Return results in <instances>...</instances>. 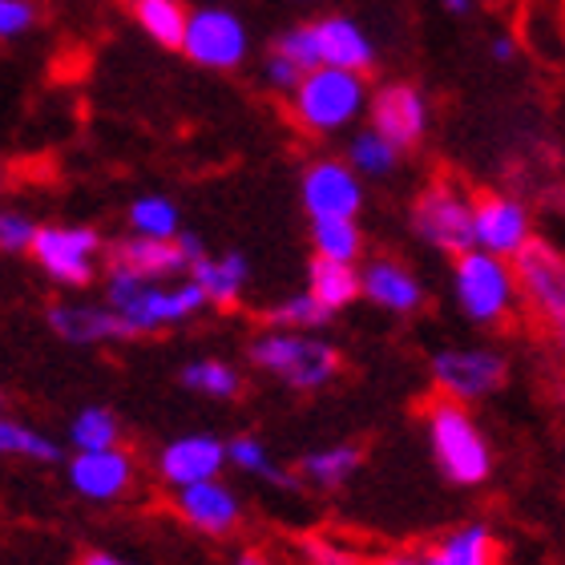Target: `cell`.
<instances>
[{
	"instance_id": "cell-1",
	"label": "cell",
	"mask_w": 565,
	"mask_h": 565,
	"mask_svg": "<svg viewBox=\"0 0 565 565\" xmlns=\"http://www.w3.org/2000/svg\"><path fill=\"white\" fill-rule=\"evenodd\" d=\"M424 433H428V448H433L436 465L452 484H484L493 472V452L489 440L469 416V408L457 401H433L424 408Z\"/></svg>"
},
{
	"instance_id": "cell-2",
	"label": "cell",
	"mask_w": 565,
	"mask_h": 565,
	"mask_svg": "<svg viewBox=\"0 0 565 565\" xmlns=\"http://www.w3.org/2000/svg\"><path fill=\"white\" fill-rule=\"evenodd\" d=\"M106 307L114 316L141 335V331H158V328H170V323H182V319L199 316L206 299L194 282H174V287H158V282H146V279H134L130 271H121V267H109V279H106Z\"/></svg>"
},
{
	"instance_id": "cell-3",
	"label": "cell",
	"mask_w": 565,
	"mask_h": 565,
	"mask_svg": "<svg viewBox=\"0 0 565 565\" xmlns=\"http://www.w3.org/2000/svg\"><path fill=\"white\" fill-rule=\"evenodd\" d=\"M250 364L279 376L295 392H316L335 380L340 372V352L328 340H316L307 331H263L250 343Z\"/></svg>"
},
{
	"instance_id": "cell-4",
	"label": "cell",
	"mask_w": 565,
	"mask_h": 565,
	"mask_svg": "<svg viewBox=\"0 0 565 565\" xmlns=\"http://www.w3.org/2000/svg\"><path fill=\"white\" fill-rule=\"evenodd\" d=\"M367 102V82L360 73L343 70H311L291 89V118L307 134H340L360 118Z\"/></svg>"
},
{
	"instance_id": "cell-5",
	"label": "cell",
	"mask_w": 565,
	"mask_h": 565,
	"mask_svg": "<svg viewBox=\"0 0 565 565\" xmlns=\"http://www.w3.org/2000/svg\"><path fill=\"white\" fill-rule=\"evenodd\" d=\"M452 295H457L460 316L472 319L477 328H501L518 307L509 259L469 247L465 255H457V267H452Z\"/></svg>"
},
{
	"instance_id": "cell-6",
	"label": "cell",
	"mask_w": 565,
	"mask_h": 565,
	"mask_svg": "<svg viewBox=\"0 0 565 565\" xmlns=\"http://www.w3.org/2000/svg\"><path fill=\"white\" fill-rule=\"evenodd\" d=\"M518 299H525L533 316L542 319L550 331H562L565 323V263L562 250L545 238H530L525 247L509 259Z\"/></svg>"
},
{
	"instance_id": "cell-7",
	"label": "cell",
	"mask_w": 565,
	"mask_h": 565,
	"mask_svg": "<svg viewBox=\"0 0 565 565\" xmlns=\"http://www.w3.org/2000/svg\"><path fill=\"white\" fill-rule=\"evenodd\" d=\"M182 53L202 70H235L250 53V33L243 17L231 9H194L186 12V29H182Z\"/></svg>"
},
{
	"instance_id": "cell-8",
	"label": "cell",
	"mask_w": 565,
	"mask_h": 565,
	"mask_svg": "<svg viewBox=\"0 0 565 565\" xmlns=\"http://www.w3.org/2000/svg\"><path fill=\"white\" fill-rule=\"evenodd\" d=\"M29 250L49 279L65 282V287H85L97 275L102 235L94 226H36Z\"/></svg>"
},
{
	"instance_id": "cell-9",
	"label": "cell",
	"mask_w": 565,
	"mask_h": 565,
	"mask_svg": "<svg viewBox=\"0 0 565 565\" xmlns=\"http://www.w3.org/2000/svg\"><path fill=\"white\" fill-rule=\"evenodd\" d=\"M413 226L436 250L465 255L472 247V199L457 182H436L416 199Z\"/></svg>"
},
{
	"instance_id": "cell-10",
	"label": "cell",
	"mask_w": 565,
	"mask_h": 565,
	"mask_svg": "<svg viewBox=\"0 0 565 565\" xmlns=\"http://www.w3.org/2000/svg\"><path fill=\"white\" fill-rule=\"evenodd\" d=\"M433 380L445 401H481L505 384V355L493 348H445L433 355Z\"/></svg>"
},
{
	"instance_id": "cell-11",
	"label": "cell",
	"mask_w": 565,
	"mask_h": 565,
	"mask_svg": "<svg viewBox=\"0 0 565 565\" xmlns=\"http://www.w3.org/2000/svg\"><path fill=\"white\" fill-rule=\"evenodd\" d=\"M533 238V223L525 202L509 194H481L472 202V247L497 259H513Z\"/></svg>"
},
{
	"instance_id": "cell-12",
	"label": "cell",
	"mask_w": 565,
	"mask_h": 565,
	"mask_svg": "<svg viewBox=\"0 0 565 565\" xmlns=\"http://www.w3.org/2000/svg\"><path fill=\"white\" fill-rule=\"evenodd\" d=\"M303 211L311 214V223L319 218H355L364 211V182L348 162H311L303 170Z\"/></svg>"
},
{
	"instance_id": "cell-13",
	"label": "cell",
	"mask_w": 565,
	"mask_h": 565,
	"mask_svg": "<svg viewBox=\"0 0 565 565\" xmlns=\"http://www.w3.org/2000/svg\"><path fill=\"white\" fill-rule=\"evenodd\" d=\"M226 469V440L211 433H186L170 440L158 452V477L170 489H186L199 481H218V472Z\"/></svg>"
},
{
	"instance_id": "cell-14",
	"label": "cell",
	"mask_w": 565,
	"mask_h": 565,
	"mask_svg": "<svg viewBox=\"0 0 565 565\" xmlns=\"http://www.w3.org/2000/svg\"><path fill=\"white\" fill-rule=\"evenodd\" d=\"M70 484L73 493L85 501H118L134 489V457L126 448H102V452H73L70 460Z\"/></svg>"
},
{
	"instance_id": "cell-15",
	"label": "cell",
	"mask_w": 565,
	"mask_h": 565,
	"mask_svg": "<svg viewBox=\"0 0 565 565\" xmlns=\"http://www.w3.org/2000/svg\"><path fill=\"white\" fill-rule=\"evenodd\" d=\"M174 509L190 530L211 533V537L235 533L238 521H243V501L223 481H199L186 484V489H174Z\"/></svg>"
},
{
	"instance_id": "cell-16",
	"label": "cell",
	"mask_w": 565,
	"mask_h": 565,
	"mask_svg": "<svg viewBox=\"0 0 565 565\" xmlns=\"http://www.w3.org/2000/svg\"><path fill=\"white\" fill-rule=\"evenodd\" d=\"M367 109H372V130L380 138H388L396 150L416 146L424 138V130H428V106H424V97L416 94L413 85L404 82L401 85L392 82L384 89H376Z\"/></svg>"
},
{
	"instance_id": "cell-17",
	"label": "cell",
	"mask_w": 565,
	"mask_h": 565,
	"mask_svg": "<svg viewBox=\"0 0 565 565\" xmlns=\"http://www.w3.org/2000/svg\"><path fill=\"white\" fill-rule=\"evenodd\" d=\"M311 36H316V53L323 70H343L364 77L376 61V49L352 17H323V21L311 24Z\"/></svg>"
},
{
	"instance_id": "cell-18",
	"label": "cell",
	"mask_w": 565,
	"mask_h": 565,
	"mask_svg": "<svg viewBox=\"0 0 565 565\" xmlns=\"http://www.w3.org/2000/svg\"><path fill=\"white\" fill-rule=\"evenodd\" d=\"M49 328L57 331L65 343H82V348L130 340V335H134V331L126 328V323H121L109 307H97V303H57V307H49Z\"/></svg>"
},
{
	"instance_id": "cell-19",
	"label": "cell",
	"mask_w": 565,
	"mask_h": 565,
	"mask_svg": "<svg viewBox=\"0 0 565 565\" xmlns=\"http://www.w3.org/2000/svg\"><path fill=\"white\" fill-rule=\"evenodd\" d=\"M360 295H367L372 303H380L384 311L408 316L424 303V287L404 263L396 259H372L360 271Z\"/></svg>"
},
{
	"instance_id": "cell-20",
	"label": "cell",
	"mask_w": 565,
	"mask_h": 565,
	"mask_svg": "<svg viewBox=\"0 0 565 565\" xmlns=\"http://www.w3.org/2000/svg\"><path fill=\"white\" fill-rule=\"evenodd\" d=\"M114 267L130 271L134 279L162 282V279H170V275L186 271V259H182V250H178L174 238H141V235H130L126 243H118Z\"/></svg>"
},
{
	"instance_id": "cell-21",
	"label": "cell",
	"mask_w": 565,
	"mask_h": 565,
	"mask_svg": "<svg viewBox=\"0 0 565 565\" xmlns=\"http://www.w3.org/2000/svg\"><path fill=\"white\" fill-rule=\"evenodd\" d=\"M190 271V282L202 291V299L214 307H231L243 295V287H247L250 279V263L247 255H238V250H231V255H218V259H211V255H202V259H194L186 267Z\"/></svg>"
},
{
	"instance_id": "cell-22",
	"label": "cell",
	"mask_w": 565,
	"mask_h": 565,
	"mask_svg": "<svg viewBox=\"0 0 565 565\" xmlns=\"http://www.w3.org/2000/svg\"><path fill=\"white\" fill-rule=\"evenodd\" d=\"M424 557H428V565H505L497 533L489 525H481V521L445 533Z\"/></svg>"
},
{
	"instance_id": "cell-23",
	"label": "cell",
	"mask_w": 565,
	"mask_h": 565,
	"mask_svg": "<svg viewBox=\"0 0 565 565\" xmlns=\"http://www.w3.org/2000/svg\"><path fill=\"white\" fill-rule=\"evenodd\" d=\"M307 282H311V287H307V295H311V299H316L328 316L360 299V271H355V263L311 259Z\"/></svg>"
},
{
	"instance_id": "cell-24",
	"label": "cell",
	"mask_w": 565,
	"mask_h": 565,
	"mask_svg": "<svg viewBox=\"0 0 565 565\" xmlns=\"http://www.w3.org/2000/svg\"><path fill=\"white\" fill-rule=\"evenodd\" d=\"M364 465V452L355 445H331V448H316L299 460V472H303L307 484L316 489H340V484L352 481V472Z\"/></svg>"
},
{
	"instance_id": "cell-25",
	"label": "cell",
	"mask_w": 565,
	"mask_h": 565,
	"mask_svg": "<svg viewBox=\"0 0 565 565\" xmlns=\"http://www.w3.org/2000/svg\"><path fill=\"white\" fill-rule=\"evenodd\" d=\"M226 465H235L247 477L271 481L275 489H299V477H291L287 469L275 465V457L267 452V445H263L259 436H235V440H226Z\"/></svg>"
},
{
	"instance_id": "cell-26",
	"label": "cell",
	"mask_w": 565,
	"mask_h": 565,
	"mask_svg": "<svg viewBox=\"0 0 565 565\" xmlns=\"http://www.w3.org/2000/svg\"><path fill=\"white\" fill-rule=\"evenodd\" d=\"M134 17H138V29L150 36L153 45H162V49L182 45L186 9H182L178 0H134Z\"/></svg>"
},
{
	"instance_id": "cell-27",
	"label": "cell",
	"mask_w": 565,
	"mask_h": 565,
	"mask_svg": "<svg viewBox=\"0 0 565 565\" xmlns=\"http://www.w3.org/2000/svg\"><path fill=\"white\" fill-rule=\"evenodd\" d=\"M311 243H316V259L331 263H355L364 250V235L355 218H319L311 223Z\"/></svg>"
},
{
	"instance_id": "cell-28",
	"label": "cell",
	"mask_w": 565,
	"mask_h": 565,
	"mask_svg": "<svg viewBox=\"0 0 565 565\" xmlns=\"http://www.w3.org/2000/svg\"><path fill=\"white\" fill-rule=\"evenodd\" d=\"M70 440L77 452H102V448H118L121 440V424L118 416L102 408V404H89L82 413L73 416Z\"/></svg>"
},
{
	"instance_id": "cell-29",
	"label": "cell",
	"mask_w": 565,
	"mask_h": 565,
	"mask_svg": "<svg viewBox=\"0 0 565 565\" xmlns=\"http://www.w3.org/2000/svg\"><path fill=\"white\" fill-rule=\"evenodd\" d=\"M182 384L190 392H199V396H211V401H235L243 392V376L223 360H194V364H186L182 367Z\"/></svg>"
},
{
	"instance_id": "cell-30",
	"label": "cell",
	"mask_w": 565,
	"mask_h": 565,
	"mask_svg": "<svg viewBox=\"0 0 565 565\" xmlns=\"http://www.w3.org/2000/svg\"><path fill=\"white\" fill-rule=\"evenodd\" d=\"M0 457H24V460L53 465V460H61V445L57 440H49L45 433L29 428V424L0 416Z\"/></svg>"
},
{
	"instance_id": "cell-31",
	"label": "cell",
	"mask_w": 565,
	"mask_h": 565,
	"mask_svg": "<svg viewBox=\"0 0 565 565\" xmlns=\"http://www.w3.org/2000/svg\"><path fill=\"white\" fill-rule=\"evenodd\" d=\"M130 231L141 238H174L182 231L178 206L162 194H146L130 206Z\"/></svg>"
},
{
	"instance_id": "cell-32",
	"label": "cell",
	"mask_w": 565,
	"mask_h": 565,
	"mask_svg": "<svg viewBox=\"0 0 565 565\" xmlns=\"http://www.w3.org/2000/svg\"><path fill=\"white\" fill-rule=\"evenodd\" d=\"M348 158H352L348 166H352L355 174H367V178H384V174H392V170L401 166V150H396L388 138H380L376 130L355 134Z\"/></svg>"
},
{
	"instance_id": "cell-33",
	"label": "cell",
	"mask_w": 565,
	"mask_h": 565,
	"mask_svg": "<svg viewBox=\"0 0 565 565\" xmlns=\"http://www.w3.org/2000/svg\"><path fill=\"white\" fill-rule=\"evenodd\" d=\"M303 562L307 565H364L367 557L355 550V545L340 542V537H331V533H307L303 542Z\"/></svg>"
},
{
	"instance_id": "cell-34",
	"label": "cell",
	"mask_w": 565,
	"mask_h": 565,
	"mask_svg": "<svg viewBox=\"0 0 565 565\" xmlns=\"http://www.w3.org/2000/svg\"><path fill=\"white\" fill-rule=\"evenodd\" d=\"M271 323H279L282 331H311V328H323L328 323V311L311 299V295H291V299H282L279 307H271Z\"/></svg>"
},
{
	"instance_id": "cell-35",
	"label": "cell",
	"mask_w": 565,
	"mask_h": 565,
	"mask_svg": "<svg viewBox=\"0 0 565 565\" xmlns=\"http://www.w3.org/2000/svg\"><path fill=\"white\" fill-rule=\"evenodd\" d=\"M275 53L287 61H295L303 73L319 70V53H316V36H311V24H299V29H287V33L275 41Z\"/></svg>"
},
{
	"instance_id": "cell-36",
	"label": "cell",
	"mask_w": 565,
	"mask_h": 565,
	"mask_svg": "<svg viewBox=\"0 0 565 565\" xmlns=\"http://www.w3.org/2000/svg\"><path fill=\"white\" fill-rule=\"evenodd\" d=\"M41 17V4L36 0H0V41H12V36H24Z\"/></svg>"
},
{
	"instance_id": "cell-37",
	"label": "cell",
	"mask_w": 565,
	"mask_h": 565,
	"mask_svg": "<svg viewBox=\"0 0 565 565\" xmlns=\"http://www.w3.org/2000/svg\"><path fill=\"white\" fill-rule=\"evenodd\" d=\"M36 223L24 211H0V250H29Z\"/></svg>"
},
{
	"instance_id": "cell-38",
	"label": "cell",
	"mask_w": 565,
	"mask_h": 565,
	"mask_svg": "<svg viewBox=\"0 0 565 565\" xmlns=\"http://www.w3.org/2000/svg\"><path fill=\"white\" fill-rule=\"evenodd\" d=\"M263 77L275 85V89H282V94H291L295 85L303 82V70L295 65V61H287V57H279V53H271L267 57V70H263Z\"/></svg>"
},
{
	"instance_id": "cell-39",
	"label": "cell",
	"mask_w": 565,
	"mask_h": 565,
	"mask_svg": "<svg viewBox=\"0 0 565 565\" xmlns=\"http://www.w3.org/2000/svg\"><path fill=\"white\" fill-rule=\"evenodd\" d=\"M364 565H428V557L413 554V550H396V554H380V557H372V562H364Z\"/></svg>"
},
{
	"instance_id": "cell-40",
	"label": "cell",
	"mask_w": 565,
	"mask_h": 565,
	"mask_svg": "<svg viewBox=\"0 0 565 565\" xmlns=\"http://www.w3.org/2000/svg\"><path fill=\"white\" fill-rule=\"evenodd\" d=\"M82 565H134V562H126V557H118V554H106V550H94V554L82 557Z\"/></svg>"
},
{
	"instance_id": "cell-41",
	"label": "cell",
	"mask_w": 565,
	"mask_h": 565,
	"mask_svg": "<svg viewBox=\"0 0 565 565\" xmlns=\"http://www.w3.org/2000/svg\"><path fill=\"white\" fill-rule=\"evenodd\" d=\"M489 53H493V61H513V53H518V45H513L509 36H497L493 45H489Z\"/></svg>"
},
{
	"instance_id": "cell-42",
	"label": "cell",
	"mask_w": 565,
	"mask_h": 565,
	"mask_svg": "<svg viewBox=\"0 0 565 565\" xmlns=\"http://www.w3.org/2000/svg\"><path fill=\"white\" fill-rule=\"evenodd\" d=\"M238 565H279V562H275V557H267V554H255V550H250V554L238 557Z\"/></svg>"
},
{
	"instance_id": "cell-43",
	"label": "cell",
	"mask_w": 565,
	"mask_h": 565,
	"mask_svg": "<svg viewBox=\"0 0 565 565\" xmlns=\"http://www.w3.org/2000/svg\"><path fill=\"white\" fill-rule=\"evenodd\" d=\"M448 12H457V17H465V12H472V0H440Z\"/></svg>"
},
{
	"instance_id": "cell-44",
	"label": "cell",
	"mask_w": 565,
	"mask_h": 565,
	"mask_svg": "<svg viewBox=\"0 0 565 565\" xmlns=\"http://www.w3.org/2000/svg\"><path fill=\"white\" fill-rule=\"evenodd\" d=\"M0 408H4V392H0Z\"/></svg>"
},
{
	"instance_id": "cell-45",
	"label": "cell",
	"mask_w": 565,
	"mask_h": 565,
	"mask_svg": "<svg viewBox=\"0 0 565 565\" xmlns=\"http://www.w3.org/2000/svg\"><path fill=\"white\" fill-rule=\"evenodd\" d=\"M0 190H4V174H0Z\"/></svg>"
}]
</instances>
